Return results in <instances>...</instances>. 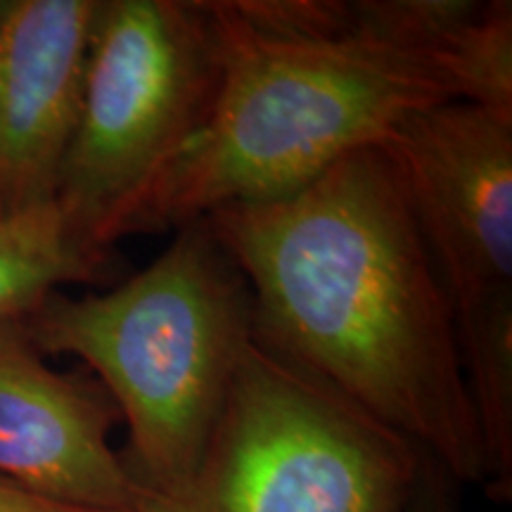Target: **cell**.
<instances>
[{
  "instance_id": "cell-6",
  "label": "cell",
  "mask_w": 512,
  "mask_h": 512,
  "mask_svg": "<svg viewBox=\"0 0 512 512\" xmlns=\"http://www.w3.org/2000/svg\"><path fill=\"white\" fill-rule=\"evenodd\" d=\"M219 46L207 0H100L55 204L88 247L207 117Z\"/></svg>"
},
{
  "instance_id": "cell-4",
  "label": "cell",
  "mask_w": 512,
  "mask_h": 512,
  "mask_svg": "<svg viewBox=\"0 0 512 512\" xmlns=\"http://www.w3.org/2000/svg\"><path fill=\"white\" fill-rule=\"evenodd\" d=\"M451 306L489 498H512V112L453 100L382 143Z\"/></svg>"
},
{
  "instance_id": "cell-7",
  "label": "cell",
  "mask_w": 512,
  "mask_h": 512,
  "mask_svg": "<svg viewBox=\"0 0 512 512\" xmlns=\"http://www.w3.org/2000/svg\"><path fill=\"white\" fill-rule=\"evenodd\" d=\"M119 411L93 375L60 373L19 318L0 320V479L93 512H145L110 434Z\"/></svg>"
},
{
  "instance_id": "cell-10",
  "label": "cell",
  "mask_w": 512,
  "mask_h": 512,
  "mask_svg": "<svg viewBox=\"0 0 512 512\" xmlns=\"http://www.w3.org/2000/svg\"><path fill=\"white\" fill-rule=\"evenodd\" d=\"M453 479L432 458L422 460L420 475L399 512H456L453 505Z\"/></svg>"
},
{
  "instance_id": "cell-1",
  "label": "cell",
  "mask_w": 512,
  "mask_h": 512,
  "mask_svg": "<svg viewBox=\"0 0 512 512\" xmlns=\"http://www.w3.org/2000/svg\"><path fill=\"white\" fill-rule=\"evenodd\" d=\"M219 86L197 131L124 202L105 245L297 192L415 112H512L503 0H207Z\"/></svg>"
},
{
  "instance_id": "cell-12",
  "label": "cell",
  "mask_w": 512,
  "mask_h": 512,
  "mask_svg": "<svg viewBox=\"0 0 512 512\" xmlns=\"http://www.w3.org/2000/svg\"><path fill=\"white\" fill-rule=\"evenodd\" d=\"M8 3H10V0H0V15H3L5 8H8Z\"/></svg>"
},
{
  "instance_id": "cell-2",
  "label": "cell",
  "mask_w": 512,
  "mask_h": 512,
  "mask_svg": "<svg viewBox=\"0 0 512 512\" xmlns=\"http://www.w3.org/2000/svg\"><path fill=\"white\" fill-rule=\"evenodd\" d=\"M245 275L254 339L484 486V446L451 306L392 157L339 159L278 200L202 216Z\"/></svg>"
},
{
  "instance_id": "cell-3",
  "label": "cell",
  "mask_w": 512,
  "mask_h": 512,
  "mask_svg": "<svg viewBox=\"0 0 512 512\" xmlns=\"http://www.w3.org/2000/svg\"><path fill=\"white\" fill-rule=\"evenodd\" d=\"M22 323L43 356L93 370L131 434L121 458L152 501L181 498L254 344L252 292L207 221L178 226L114 290L53 292Z\"/></svg>"
},
{
  "instance_id": "cell-8",
  "label": "cell",
  "mask_w": 512,
  "mask_h": 512,
  "mask_svg": "<svg viewBox=\"0 0 512 512\" xmlns=\"http://www.w3.org/2000/svg\"><path fill=\"white\" fill-rule=\"evenodd\" d=\"M100 0H10L0 15V219L55 202Z\"/></svg>"
},
{
  "instance_id": "cell-5",
  "label": "cell",
  "mask_w": 512,
  "mask_h": 512,
  "mask_svg": "<svg viewBox=\"0 0 512 512\" xmlns=\"http://www.w3.org/2000/svg\"><path fill=\"white\" fill-rule=\"evenodd\" d=\"M425 453L254 344L188 489L145 512H399Z\"/></svg>"
},
{
  "instance_id": "cell-11",
  "label": "cell",
  "mask_w": 512,
  "mask_h": 512,
  "mask_svg": "<svg viewBox=\"0 0 512 512\" xmlns=\"http://www.w3.org/2000/svg\"><path fill=\"white\" fill-rule=\"evenodd\" d=\"M0 512H93L72 508L57 501H50L46 496H38L34 491L22 489V486L0 479Z\"/></svg>"
},
{
  "instance_id": "cell-9",
  "label": "cell",
  "mask_w": 512,
  "mask_h": 512,
  "mask_svg": "<svg viewBox=\"0 0 512 512\" xmlns=\"http://www.w3.org/2000/svg\"><path fill=\"white\" fill-rule=\"evenodd\" d=\"M110 254L72 233L55 202L0 219V320L29 316L67 285L98 283Z\"/></svg>"
}]
</instances>
